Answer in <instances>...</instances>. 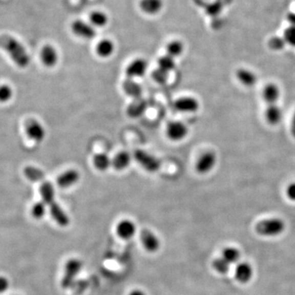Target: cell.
<instances>
[{
    "mask_svg": "<svg viewBox=\"0 0 295 295\" xmlns=\"http://www.w3.org/2000/svg\"><path fill=\"white\" fill-rule=\"evenodd\" d=\"M0 47L6 50L12 61L20 68H26L30 64V57L22 44L10 35L0 37Z\"/></svg>",
    "mask_w": 295,
    "mask_h": 295,
    "instance_id": "6da1fadb",
    "label": "cell"
},
{
    "mask_svg": "<svg viewBox=\"0 0 295 295\" xmlns=\"http://www.w3.org/2000/svg\"><path fill=\"white\" fill-rule=\"evenodd\" d=\"M255 229L261 236L272 237L281 235L285 230V223L281 218H268L259 221Z\"/></svg>",
    "mask_w": 295,
    "mask_h": 295,
    "instance_id": "7a4b0ae2",
    "label": "cell"
},
{
    "mask_svg": "<svg viewBox=\"0 0 295 295\" xmlns=\"http://www.w3.org/2000/svg\"><path fill=\"white\" fill-rule=\"evenodd\" d=\"M134 158L146 172L151 173L158 172L162 165L158 158L143 150H136L134 154Z\"/></svg>",
    "mask_w": 295,
    "mask_h": 295,
    "instance_id": "3957f363",
    "label": "cell"
},
{
    "mask_svg": "<svg viewBox=\"0 0 295 295\" xmlns=\"http://www.w3.org/2000/svg\"><path fill=\"white\" fill-rule=\"evenodd\" d=\"M217 162V154L213 151H207L201 154L195 164V170L199 174H207L215 167Z\"/></svg>",
    "mask_w": 295,
    "mask_h": 295,
    "instance_id": "277c9868",
    "label": "cell"
},
{
    "mask_svg": "<svg viewBox=\"0 0 295 295\" xmlns=\"http://www.w3.org/2000/svg\"><path fill=\"white\" fill-rule=\"evenodd\" d=\"M81 262L76 258H72L67 262L64 269V275L61 280V287L68 288L71 285L76 275L81 269Z\"/></svg>",
    "mask_w": 295,
    "mask_h": 295,
    "instance_id": "5b68a950",
    "label": "cell"
},
{
    "mask_svg": "<svg viewBox=\"0 0 295 295\" xmlns=\"http://www.w3.org/2000/svg\"><path fill=\"white\" fill-rule=\"evenodd\" d=\"M72 32L76 36L82 39H92L96 36V30L90 23H87L83 20H74L72 23Z\"/></svg>",
    "mask_w": 295,
    "mask_h": 295,
    "instance_id": "8992f818",
    "label": "cell"
},
{
    "mask_svg": "<svg viewBox=\"0 0 295 295\" xmlns=\"http://www.w3.org/2000/svg\"><path fill=\"white\" fill-rule=\"evenodd\" d=\"M25 128H26V133L33 141L40 143L45 139V135H46L45 127L35 119L28 120L26 122Z\"/></svg>",
    "mask_w": 295,
    "mask_h": 295,
    "instance_id": "52a82bcc",
    "label": "cell"
},
{
    "mask_svg": "<svg viewBox=\"0 0 295 295\" xmlns=\"http://www.w3.org/2000/svg\"><path fill=\"white\" fill-rule=\"evenodd\" d=\"M188 134L187 125L181 121H172L166 127V135L172 141H180Z\"/></svg>",
    "mask_w": 295,
    "mask_h": 295,
    "instance_id": "ba28073f",
    "label": "cell"
},
{
    "mask_svg": "<svg viewBox=\"0 0 295 295\" xmlns=\"http://www.w3.org/2000/svg\"><path fill=\"white\" fill-rule=\"evenodd\" d=\"M148 70V62L143 58H136L131 61L125 69L127 78L135 79L145 75Z\"/></svg>",
    "mask_w": 295,
    "mask_h": 295,
    "instance_id": "9c48e42d",
    "label": "cell"
},
{
    "mask_svg": "<svg viewBox=\"0 0 295 295\" xmlns=\"http://www.w3.org/2000/svg\"><path fill=\"white\" fill-rule=\"evenodd\" d=\"M176 110L180 113H192L199 110V102L194 97H182L177 99L174 103Z\"/></svg>",
    "mask_w": 295,
    "mask_h": 295,
    "instance_id": "30bf717a",
    "label": "cell"
},
{
    "mask_svg": "<svg viewBox=\"0 0 295 295\" xmlns=\"http://www.w3.org/2000/svg\"><path fill=\"white\" fill-rule=\"evenodd\" d=\"M140 240L143 248L149 252H155L159 249L160 241L158 238L151 230L143 229L140 232Z\"/></svg>",
    "mask_w": 295,
    "mask_h": 295,
    "instance_id": "8fae6325",
    "label": "cell"
},
{
    "mask_svg": "<svg viewBox=\"0 0 295 295\" xmlns=\"http://www.w3.org/2000/svg\"><path fill=\"white\" fill-rule=\"evenodd\" d=\"M80 175L75 169H70L61 173L57 178V186L61 188L73 186L80 180Z\"/></svg>",
    "mask_w": 295,
    "mask_h": 295,
    "instance_id": "7c38bea8",
    "label": "cell"
},
{
    "mask_svg": "<svg viewBox=\"0 0 295 295\" xmlns=\"http://www.w3.org/2000/svg\"><path fill=\"white\" fill-rule=\"evenodd\" d=\"M116 232L117 236L122 240H129L135 236L136 225L131 220H121L116 226Z\"/></svg>",
    "mask_w": 295,
    "mask_h": 295,
    "instance_id": "4fadbf2b",
    "label": "cell"
},
{
    "mask_svg": "<svg viewBox=\"0 0 295 295\" xmlns=\"http://www.w3.org/2000/svg\"><path fill=\"white\" fill-rule=\"evenodd\" d=\"M40 57L45 67L53 68L58 61V53L53 45H46L41 49Z\"/></svg>",
    "mask_w": 295,
    "mask_h": 295,
    "instance_id": "5bb4252c",
    "label": "cell"
},
{
    "mask_svg": "<svg viewBox=\"0 0 295 295\" xmlns=\"http://www.w3.org/2000/svg\"><path fill=\"white\" fill-rule=\"evenodd\" d=\"M49 208L52 218L55 221L57 225L61 227H67L69 225L70 219L68 214L64 212L62 207L57 202L50 205Z\"/></svg>",
    "mask_w": 295,
    "mask_h": 295,
    "instance_id": "9a60e30c",
    "label": "cell"
},
{
    "mask_svg": "<svg viewBox=\"0 0 295 295\" xmlns=\"http://www.w3.org/2000/svg\"><path fill=\"white\" fill-rule=\"evenodd\" d=\"M262 97L267 105L277 104L281 97V90L277 84L269 83L263 89Z\"/></svg>",
    "mask_w": 295,
    "mask_h": 295,
    "instance_id": "2e32d148",
    "label": "cell"
},
{
    "mask_svg": "<svg viewBox=\"0 0 295 295\" xmlns=\"http://www.w3.org/2000/svg\"><path fill=\"white\" fill-rule=\"evenodd\" d=\"M39 192H40L41 197H42V201L45 204L47 205V207H49L50 205L56 203L55 189H54L53 184H51L48 180H45L40 182Z\"/></svg>",
    "mask_w": 295,
    "mask_h": 295,
    "instance_id": "e0dca14e",
    "label": "cell"
},
{
    "mask_svg": "<svg viewBox=\"0 0 295 295\" xmlns=\"http://www.w3.org/2000/svg\"><path fill=\"white\" fill-rule=\"evenodd\" d=\"M163 0H140L139 8L148 15L158 14L163 8Z\"/></svg>",
    "mask_w": 295,
    "mask_h": 295,
    "instance_id": "ac0fdd59",
    "label": "cell"
},
{
    "mask_svg": "<svg viewBox=\"0 0 295 295\" xmlns=\"http://www.w3.org/2000/svg\"><path fill=\"white\" fill-rule=\"evenodd\" d=\"M265 118L269 125H277L282 121V110L277 104L267 105L265 111Z\"/></svg>",
    "mask_w": 295,
    "mask_h": 295,
    "instance_id": "d6986e66",
    "label": "cell"
},
{
    "mask_svg": "<svg viewBox=\"0 0 295 295\" xmlns=\"http://www.w3.org/2000/svg\"><path fill=\"white\" fill-rule=\"evenodd\" d=\"M236 77L243 86L248 87V88L254 87L258 82L256 74L250 70L246 69V68H240V69L237 70Z\"/></svg>",
    "mask_w": 295,
    "mask_h": 295,
    "instance_id": "ffe728a7",
    "label": "cell"
},
{
    "mask_svg": "<svg viewBox=\"0 0 295 295\" xmlns=\"http://www.w3.org/2000/svg\"><path fill=\"white\" fill-rule=\"evenodd\" d=\"M148 103L143 98H135L127 108V114L132 118H137L145 113Z\"/></svg>",
    "mask_w": 295,
    "mask_h": 295,
    "instance_id": "44dd1931",
    "label": "cell"
},
{
    "mask_svg": "<svg viewBox=\"0 0 295 295\" xmlns=\"http://www.w3.org/2000/svg\"><path fill=\"white\" fill-rule=\"evenodd\" d=\"M131 157L129 153L125 151L120 152L112 159V166L118 172H121L125 170L131 165Z\"/></svg>",
    "mask_w": 295,
    "mask_h": 295,
    "instance_id": "7402d4cb",
    "label": "cell"
},
{
    "mask_svg": "<svg viewBox=\"0 0 295 295\" xmlns=\"http://www.w3.org/2000/svg\"><path fill=\"white\" fill-rule=\"evenodd\" d=\"M122 88L124 92L127 95L131 96V98H134L135 99V98H141L143 89H142L140 85L138 84L137 82L134 80V79L127 78V80L123 82Z\"/></svg>",
    "mask_w": 295,
    "mask_h": 295,
    "instance_id": "603a6c76",
    "label": "cell"
},
{
    "mask_svg": "<svg viewBox=\"0 0 295 295\" xmlns=\"http://www.w3.org/2000/svg\"><path fill=\"white\" fill-rule=\"evenodd\" d=\"M252 277V268L248 263L242 262L238 265L236 269V278L239 282H248Z\"/></svg>",
    "mask_w": 295,
    "mask_h": 295,
    "instance_id": "cb8c5ba5",
    "label": "cell"
},
{
    "mask_svg": "<svg viewBox=\"0 0 295 295\" xmlns=\"http://www.w3.org/2000/svg\"><path fill=\"white\" fill-rule=\"evenodd\" d=\"M96 53L100 57L106 58L113 55L114 53L115 45L113 40L103 39L99 41L96 45Z\"/></svg>",
    "mask_w": 295,
    "mask_h": 295,
    "instance_id": "d4e9b609",
    "label": "cell"
},
{
    "mask_svg": "<svg viewBox=\"0 0 295 295\" xmlns=\"http://www.w3.org/2000/svg\"><path fill=\"white\" fill-rule=\"evenodd\" d=\"M93 163L97 170L105 172L112 166V159L108 154L104 153H99L94 156Z\"/></svg>",
    "mask_w": 295,
    "mask_h": 295,
    "instance_id": "484cf974",
    "label": "cell"
},
{
    "mask_svg": "<svg viewBox=\"0 0 295 295\" xmlns=\"http://www.w3.org/2000/svg\"><path fill=\"white\" fill-rule=\"evenodd\" d=\"M90 24L94 27H103L109 23V16L102 11H93L89 16Z\"/></svg>",
    "mask_w": 295,
    "mask_h": 295,
    "instance_id": "4316f807",
    "label": "cell"
},
{
    "mask_svg": "<svg viewBox=\"0 0 295 295\" xmlns=\"http://www.w3.org/2000/svg\"><path fill=\"white\" fill-rule=\"evenodd\" d=\"M24 175L28 180L33 182H42L45 180V173L39 168L35 166H28L24 168Z\"/></svg>",
    "mask_w": 295,
    "mask_h": 295,
    "instance_id": "83f0119b",
    "label": "cell"
},
{
    "mask_svg": "<svg viewBox=\"0 0 295 295\" xmlns=\"http://www.w3.org/2000/svg\"><path fill=\"white\" fill-rule=\"evenodd\" d=\"M184 49V45L181 41L177 39L172 40L166 45V54L176 58L182 54Z\"/></svg>",
    "mask_w": 295,
    "mask_h": 295,
    "instance_id": "f1b7e54d",
    "label": "cell"
},
{
    "mask_svg": "<svg viewBox=\"0 0 295 295\" xmlns=\"http://www.w3.org/2000/svg\"><path fill=\"white\" fill-rule=\"evenodd\" d=\"M158 68L163 70L165 72L170 73L173 70L176 68V64L175 61L174 57H171V56L166 55L162 56L160 57L158 60Z\"/></svg>",
    "mask_w": 295,
    "mask_h": 295,
    "instance_id": "f546056e",
    "label": "cell"
},
{
    "mask_svg": "<svg viewBox=\"0 0 295 295\" xmlns=\"http://www.w3.org/2000/svg\"><path fill=\"white\" fill-rule=\"evenodd\" d=\"M222 258L227 261L229 264L237 262L240 259V251L236 248H226L222 252Z\"/></svg>",
    "mask_w": 295,
    "mask_h": 295,
    "instance_id": "4dcf8cb0",
    "label": "cell"
},
{
    "mask_svg": "<svg viewBox=\"0 0 295 295\" xmlns=\"http://www.w3.org/2000/svg\"><path fill=\"white\" fill-rule=\"evenodd\" d=\"M46 207H47V205L45 204L43 201L37 202L36 203L33 205L32 208H31V216L35 219H42L45 217L46 211H47Z\"/></svg>",
    "mask_w": 295,
    "mask_h": 295,
    "instance_id": "1f68e13d",
    "label": "cell"
},
{
    "mask_svg": "<svg viewBox=\"0 0 295 295\" xmlns=\"http://www.w3.org/2000/svg\"><path fill=\"white\" fill-rule=\"evenodd\" d=\"M229 263L227 261L225 260L222 257L217 258L213 261V266L217 271L219 273H226L229 269Z\"/></svg>",
    "mask_w": 295,
    "mask_h": 295,
    "instance_id": "d6a6232c",
    "label": "cell"
},
{
    "mask_svg": "<svg viewBox=\"0 0 295 295\" xmlns=\"http://www.w3.org/2000/svg\"><path fill=\"white\" fill-rule=\"evenodd\" d=\"M152 77L156 82H158V84H164L167 81L169 73L158 68H156L152 73Z\"/></svg>",
    "mask_w": 295,
    "mask_h": 295,
    "instance_id": "836d02e7",
    "label": "cell"
},
{
    "mask_svg": "<svg viewBox=\"0 0 295 295\" xmlns=\"http://www.w3.org/2000/svg\"><path fill=\"white\" fill-rule=\"evenodd\" d=\"M285 44H286V42H285V39L282 38V37H272L268 41L269 48L273 49V50H276V51H279V50L284 49Z\"/></svg>",
    "mask_w": 295,
    "mask_h": 295,
    "instance_id": "e575fe53",
    "label": "cell"
},
{
    "mask_svg": "<svg viewBox=\"0 0 295 295\" xmlns=\"http://www.w3.org/2000/svg\"><path fill=\"white\" fill-rule=\"evenodd\" d=\"M285 42L291 46L295 47V26H290L285 30L284 32V37Z\"/></svg>",
    "mask_w": 295,
    "mask_h": 295,
    "instance_id": "d590c367",
    "label": "cell"
},
{
    "mask_svg": "<svg viewBox=\"0 0 295 295\" xmlns=\"http://www.w3.org/2000/svg\"><path fill=\"white\" fill-rule=\"evenodd\" d=\"M12 90L10 86H0V102H5L10 100L12 97Z\"/></svg>",
    "mask_w": 295,
    "mask_h": 295,
    "instance_id": "8d00e7d4",
    "label": "cell"
},
{
    "mask_svg": "<svg viewBox=\"0 0 295 295\" xmlns=\"http://www.w3.org/2000/svg\"><path fill=\"white\" fill-rule=\"evenodd\" d=\"M221 8H222V6H221V3H213V4H208L206 7V12L210 16H217V15L219 14Z\"/></svg>",
    "mask_w": 295,
    "mask_h": 295,
    "instance_id": "74e56055",
    "label": "cell"
},
{
    "mask_svg": "<svg viewBox=\"0 0 295 295\" xmlns=\"http://www.w3.org/2000/svg\"><path fill=\"white\" fill-rule=\"evenodd\" d=\"M285 194L289 200L295 202V182L290 183L287 185Z\"/></svg>",
    "mask_w": 295,
    "mask_h": 295,
    "instance_id": "f35d334b",
    "label": "cell"
},
{
    "mask_svg": "<svg viewBox=\"0 0 295 295\" xmlns=\"http://www.w3.org/2000/svg\"><path fill=\"white\" fill-rule=\"evenodd\" d=\"M10 286V282L7 277L0 276V293H4L8 290Z\"/></svg>",
    "mask_w": 295,
    "mask_h": 295,
    "instance_id": "ab89813d",
    "label": "cell"
},
{
    "mask_svg": "<svg viewBox=\"0 0 295 295\" xmlns=\"http://www.w3.org/2000/svg\"><path fill=\"white\" fill-rule=\"evenodd\" d=\"M287 20L291 23V26H295V12H289L287 14Z\"/></svg>",
    "mask_w": 295,
    "mask_h": 295,
    "instance_id": "60d3db41",
    "label": "cell"
},
{
    "mask_svg": "<svg viewBox=\"0 0 295 295\" xmlns=\"http://www.w3.org/2000/svg\"><path fill=\"white\" fill-rule=\"evenodd\" d=\"M291 134L295 139V111L292 117V121H291Z\"/></svg>",
    "mask_w": 295,
    "mask_h": 295,
    "instance_id": "b9f144b4",
    "label": "cell"
},
{
    "mask_svg": "<svg viewBox=\"0 0 295 295\" xmlns=\"http://www.w3.org/2000/svg\"><path fill=\"white\" fill-rule=\"evenodd\" d=\"M129 295H145V293L139 289H135V290L131 291Z\"/></svg>",
    "mask_w": 295,
    "mask_h": 295,
    "instance_id": "7bdbcfd3",
    "label": "cell"
}]
</instances>
